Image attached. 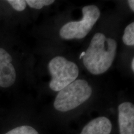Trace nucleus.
<instances>
[{
	"label": "nucleus",
	"mask_w": 134,
	"mask_h": 134,
	"mask_svg": "<svg viewBox=\"0 0 134 134\" xmlns=\"http://www.w3.org/2000/svg\"><path fill=\"white\" fill-rule=\"evenodd\" d=\"M131 68L132 71H134V58H132V62H131Z\"/></svg>",
	"instance_id": "obj_13"
},
{
	"label": "nucleus",
	"mask_w": 134,
	"mask_h": 134,
	"mask_svg": "<svg viewBox=\"0 0 134 134\" xmlns=\"http://www.w3.org/2000/svg\"><path fill=\"white\" fill-rule=\"evenodd\" d=\"M91 94L92 88L88 82L76 80L58 92L53 106L58 111H69L85 103Z\"/></svg>",
	"instance_id": "obj_2"
},
{
	"label": "nucleus",
	"mask_w": 134,
	"mask_h": 134,
	"mask_svg": "<svg viewBox=\"0 0 134 134\" xmlns=\"http://www.w3.org/2000/svg\"><path fill=\"white\" fill-rule=\"evenodd\" d=\"M117 42L98 32L92 38L83 57V64L93 75L103 74L111 66L116 55Z\"/></svg>",
	"instance_id": "obj_1"
},
{
	"label": "nucleus",
	"mask_w": 134,
	"mask_h": 134,
	"mask_svg": "<svg viewBox=\"0 0 134 134\" xmlns=\"http://www.w3.org/2000/svg\"><path fill=\"white\" fill-rule=\"evenodd\" d=\"M112 124L105 117H99L87 124L80 134H110Z\"/></svg>",
	"instance_id": "obj_7"
},
{
	"label": "nucleus",
	"mask_w": 134,
	"mask_h": 134,
	"mask_svg": "<svg viewBox=\"0 0 134 134\" xmlns=\"http://www.w3.org/2000/svg\"><path fill=\"white\" fill-rule=\"evenodd\" d=\"M120 134H134V105L124 102L118 107Z\"/></svg>",
	"instance_id": "obj_6"
},
{
	"label": "nucleus",
	"mask_w": 134,
	"mask_h": 134,
	"mask_svg": "<svg viewBox=\"0 0 134 134\" xmlns=\"http://www.w3.org/2000/svg\"><path fill=\"white\" fill-rule=\"evenodd\" d=\"M48 68L52 76L50 88L57 92L75 81L79 75L78 66L63 57L57 56L52 59Z\"/></svg>",
	"instance_id": "obj_3"
},
{
	"label": "nucleus",
	"mask_w": 134,
	"mask_h": 134,
	"mask_svg": "<svg viewBox=\"0 0 134 134\" xmlns=\"http://www.w3.org/2000/svg\"><path fill=\"white\" fill-rule=\"evenodd\" d=\"M26 4H27L30 7L34 9H42L43 6H48L53 4L55 2L53 0H27Z\"/></svg>",
	"instance_id": "obj_10"
},
{
	"label": "nucleus",
	"mask_w": 134,
	"mask_h": 134,
	"mask_svg": "<svg viewBox=\"0 0 134 134\" xmlns=\"http://www.w3.org/2000/svg\"><path fill=\"white\" fill-rule=\"evenodd\" d=\"M127 2H128V4H129V5L130 9H131L132 11L133 12L134 11V1L133 0H129Z\"/></svg>",
	"instance_id": "obj_12"
},
{
	"label": "nucleus",
	"mask_w": 134,
	"mask_h": 134,
	"mask_svg": "<svg viewBox=\"0 0 134 134\" xmlns=\"http://www.w3.org/2000/svg\"><path fill=\"white\" fill-rule=\"evenodd\" d=\"M83 19L80 21H71L62 27L60 36L66 40L81 39L85 37L100 17L99 8L94 5L86 6L82 9Z\"/></svg>",
	"instance_id": "obj_4"
},
{
	"label": "nucleus",
	"mask_w": 134,
	"mask_h": 134,
	"mask_svg": "<svg viewBox=\"0 0 134 134\" xmlns=\"http://www.w3.org/2000/svg\"><path fill=\"white\" fill-rule=\"evenodd\" d=\"M7 2L18 11H24L26 8V2L24 0H8Z\"/></svg>",
	"instance_id": "obj_11"
},
{
	"label": "nucleus",
	"mask_w": 134,
	"mask_h": 134,
	"mask_svg": "<svg viewBox=\"0 0 134 134\" xmlns=\"http://www.w3.org/2000/svg\"><path fill=\"white\" fill-rule=\"evenodd\" d=\"M9 53L0 48V87L8 88L16 81V73Z\"/></svg>",
	"instance_id": "obj_5"
},
{
	"label": "nucleus",
	"mask_w": 134,
	"mask_h": 134,
	"mask_svg": "<svg viewBox=\"0 0 134 134\" xmlns=\"http://www.w3.org/2000/svg\"><path fill=\"white\" fill-rule=\"evenodd\" d=\"M122 41L128 46H134V23L129 24L124 30V34L122 37Z\"/></svg>",
	"instance_id": "obj_8"
},
{
	"label": "nucleus",
	"mask_w": 134,
	"mask_h": 134,
	"mask_svg": "<svg viewBox=\"0 0 134 134\" xmlns=\"http://www.w3.org/2000/svg\"><path fill=\"white\" fill-rule=\"evenodd\" d=\"M5 134H39L38 132L29 125H23L13 129Z\"/></svg>",
	"instance_id": "obj_9"
},
{
	"label": "nucleus",
	"mask_w": 134,
	"mask_h": 134,
	"mask_svg": "<svg viewBox=\"0 0 134 134\" xmlns=\"http://www.w3.org/2000/svg\"><path fill=\"white\" fill-rule=\"evenodd\" d=\"M85 52H83L81 53V55H80V58H81L82 57H83V56L85 55Z\"/></svg>",
	"instance_id": "obj_14"
}]
</instances>
